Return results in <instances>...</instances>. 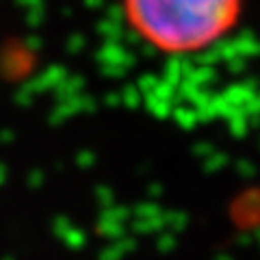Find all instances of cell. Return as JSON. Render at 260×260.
Returning a JSON list of instances; mask_svg holds the SVG:
<instances>
[{
	"mask_svg": "<svg viewBox=\"0 0 260 260\" xmlns=\"http://www.w3.org/2000/svg\"><path fill=\"white\" fill-rule=\"evenodd\" d=\"M245 0H119L121 20L152 52L182 56L202 52L228 35Z\"/></svg>",
	"mask_w": 260,
	"mask_h": 260,
	"instance_id": "cell-1",
	"label": "cell"
}]
</instances>
